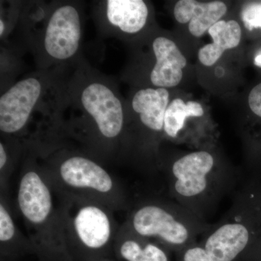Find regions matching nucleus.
Masks as SVG:
<instances>
[{"label": "nucleus", "instance_id": "obj_7", "mask_svg": "<svg viewBox=\"0 0 261 261\" xmlns=\"http://www.w3.org/2000/svg\"><path fill=\"white\" fill-rule=\"evenodd\" d=\"M82 36L78 6L73 3L58 5L46 19L39 42L41 56L49 64L69 61L78 54Z\"/></svg>", "mask_w": 261, "mask_h": 261}, {"label": "nucleus", "instance_id": "obj_23", "mask_svg": "<svg viewBox=\"0 0 261 261\" xmlns=\"http://www.w3.org/2000/svg\"><path fill=\"white\" fill-rule=\"evenodd\" d=\"M108 259H106V260H101V261H108Z\"/></svg>", "mask_w": 261, "mask_h": 261}, {"label": "nucleus", "instance_id": "obj_14", "mask_svg": "<svg viewBox=\"0 0 261 261\" xmlns=\"http://www.w3.org/2000/svg\"><path fill=\"white\" fill-rule=\"evenodd\" d=\"M116 252L125 261H168L167 255L159 245L137 236L130 230L118 240Z\"/></svg>", "mask_w": 261, "mask_h": 261}, {"label": "nucleus", "instance_id": "obj_18", "mask_svg": "<svg viewBox=\"0 0 261 261\" xmlns=\"http://www.w3.org/2000/svg\"><path fill=\"white\" fill-rule=\"evenodd\" d=\"M248 105L254 114L261 118V83L250 91L248 96Z\"/></svg>", "mask_w": 261, "mask_h": 261}, {"label": "nucleus", "instance_id": "obj_12", "mask_svg": "<svg viewBox=\"0 0 261 261\" xmlns=\"http://www.w3.org/2000/svg\"><path fill=\"white\" fill-rule=\"evenodd\" d=\"M170 102L167 89L147 87L139 89L132 98L130 107L141 124L152 133H162L164 117Z\"/></svg>", "mask_w": 261, "mask_h": 261}, {"label": "nucleus", "instance_id": "obj_4", "mask_svg": "<svg viewBox=\"0 0 261 261\" xmlns=\"http://www.w3.org/2000/svg\"><path fill=\"white\" fill-rule=\"evenodd\" d=\"M211 152L195 151L176 159L170 169L169 186L180 205L201 219L205 205L222 186Z\"/></svg>", "mask_w": 261, "mask_h": 261}, {"label": "nucleus", "instance_id": "obj_5", "mask_svg": "<svg viewBox=\"0 0 261 261\" xmlns=\"http://www.w3.org/2000/svg\"><path fill=\"white\" fill-rule=\"evenodd\" d=\"M130 231L140 238L156 239L172 247L185 246L209 228L182 206L148 202L137 207L130 219Z\"/></svg>", "mask_w": 261, "mask_h": 261}, {"label": "nucleus", "instance_id": "obj_10", "mask_svg": "<svg viewBox=\"0 0 261 261\" xmlns=\"http://www.w3.org/2000/svg\"><path fill=\"white\" fill-rule=\"evenodd\" d=\"M103 3L105 25L113 32L135 35L148 23V5L142 0H107Z\"/></svg>", "mask_w": 261, "mask_h": 261}, {"label": "nucleus", "instance_id": "obj_15", "mask_svg": "<svg viewBox=\"0 0 261 261\" xmlns=\"http://www.w3.org/2000/svg\"><path fill=\"white\" fill-rule=\"evenodd\" d=\"M203 115L204 109L200 102H186L181 98H175L169 102L165 113L163 133L169 138H176L185 127L187 118H200Z\"/></svg>", "mask_w": 261, "mask_h": 261}, {"label": "nucleus", "instance_id": "obj_20", "mask_svg": "<svg viewBox=\"0 0 261 261\" xmlns=\"http://www.w3.org/2000/svg\"><path fill=\"white\" fill-rule=\"evenodd\" d=\"M8 162H9V156H8V151L5 144L1 142L0 143V171L1 173L5 171Z\"/></svg>", "mask_w": 261, "mask_h": 261}, {"label": "nucleus", "instance_id": "obj_17", "mask_svg": "<svg viewBox=\"0 0 261 261\" xmlns=\"http://www.w3.org/2000/svg\"><path fill=\"white\" fill-rule=\"evenodd\" d=\"M241 17L244 25L248 30L261 29V3H251L245 5Z\"/></svg>", "mask_w": 261, "mask_h": 261}, {"label": "nucleus", "instance_id": "obj_21", "mask_svg": "<svg viewBox=\"0 0 261 261\" xmlns=\"http://www.w3.org/2000/svg\"><path fill=\"white\" fill-rule=\"evenodd\" d=\"M7 25L3 18L0 19V36L3 38L6 32Z\"/></svg>", "mask_w": 261, "mask_h": 261}, {"label": "nucleus", "instance_id": "obj_16", "mask_svg": "<svg viewBox=\"0 0 261 261\" xmlns=\"http://www.w3.org/2000/svg\"><path fill=\"white\" fill-rule=\"evenodd\" d=\"M16 234V226L13 217L3 202H1L0 204V243H1L2 256L8 251L10 245L15 243Z\"/></svg>", "mask_w": 261, "mask_h": 261}, {"label": "nucleus", "instance_id": "obj_13", "mask_svg": "<svg viewBox=\"0 0 261 261\" xmlns=\"http://www.w3.org/2000/svg\"><path fill=\"white\" fill-rule=\"evenodd\" d=\"M207 32L213 42L201 47L198 51L199 61L204 66H213L225 51L238 47L241 42V27L235 20H219Z\"/></svg>", "mask_w": 261, "mask_h": 261}, {"label": "nucleus", "instance_id": "obj_2", "mask_svg": "<svg viewBox=\"0 0 261 261\" xmlns=\"http://www.w3.org/2000/svg\"><path fill=\"white\" fill-rule=\"evenodd\" d=\"M74 108L75 129L99 145H114L126 128V110L114 85L89 70L77 72L63 94Z\"/></svg>", "mask_w": 261, "mask_h": 261}, {"label": "nucleus", "instance_id": "obj_1", "mask_svg": "<svg viewBox=\"0 0 261 261\" xmlns=\"http://www.w3.org/2000/svg\"><path fill=\"white\" fill-rule=\"evenodd\" d=\"M17 204L39 261H74L68 250L63 211L58 212L50 186L37 168L24 170Z\"/></svg>", "mask_w": 261, "mask_h": 261}, {"label": "nucleus", "instance_id": "obj_9", "mask_svg": "<svg viewBox=\"0 0 261 261\" xmlns=\"http://www.w3.org/2000/svg\"><path fill=\"white\" fill-rule=\"evenodd\" d=\"M154 63L149 82L154 88H172L181 83L187 61L177 44L169 38L156 37L152 44Z\"/></svg>", "mask_w": 261, "mask_h": 261}, {"label": "nucleus", "instance_id": "obj_3", "mask_svg": "<svg viewBox=\"0 0 261 261\" xmlns=\"http://www.w3.org/2000/svg\"><path fill=\"white\" fill-rule=\"evenodd\" d=\"M68 250L74 261L108 259L114 226L111 214L97 201H75L63 211Z\"/></svg>", "mask_w": 261, "mask_h": 261}, {"label": "nucleus", "instance_id": "obj_22", "mask_svg": "<svg viewBox=\"0 0 261 261\" xmlns=\"http://www.w3.org/2000/svg\"><path fill=\"white\" fill-rule=\"evenodd\" d=\"M254 63L257 66L261 67V53L258 56L255 57V60H254Z\"/></svg>", "mask_w": 261, "mask_h": 261}, {"label": "nucleus", "instance_id": "obj_11", "mask_svg": "<svg viewBox=\"0 0 261 261\" xmlns=\"http://www.w3.org/2000/svg\"><path fill=\"white\" fill-rule=\"evenodd\" d=\"M227 6L222 1L200 3L195 0H179L173 8L178 23H188V30L193 37H202L227 13Z\"/></svg>", "mask_w": 261, "mask_h": 261}, {"label": "nucleus", "instance_id": "obj_19", "mask_svg": "<svg viewBox=\"0 0 261 261\" xmlns=\"http://www.w3.org/2000/svg\"><path fill=\"white\" fill-rule=\"evenodd\" d=\"M184 261H214L203 247L194 246L187 249L184 255Z\"/></svg>", "mask_w": 261, "mask_h": 261}, {"label": "nucleus", "instance_id": "obj_8", "mask_svg": "<svg viewBox=\"0 0 261 261\" xmlns=\"http://www.w3.org/2000/svg\"><path fill=\"white\" fill-rule=\"evenodd\" d=\"M56 174L67 188L92 198L106 199L116 192V183L107 170L84 154L64 156L57 165Z\"/></svg>", "mask_w": 261, "mask_h": 261}, {"label": "nucleus", "instance_id": "obj_6", "mask_svg": "<svg viewBox=\"0 0 261 261\" xmlns=\"http://www.w3.org/2000/svg\"><path fill=\"white\" fill-rule=\"evenodd\" d=\"M51 81L44 75H33L10 86L0 97V132L8 139L27 134L34 113L44 104Z\"/></svg>", "mask_w": 261, "mask_h": 261}]
</instances>
